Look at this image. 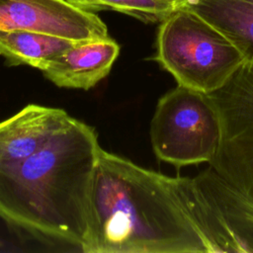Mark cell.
I'll return each instance as SVG.
<instances>
[{
    "instance_id": "3",
    "label": "cell",
    "mask_w": 253,
    "mask_h": 253,
    "mask_svg": "<svg viewBox=\"0 0 253 253\" xmlns=\"http://www.w3.org/2000/svg\"><path fill=\"white\" fill-rule=\"evenodd\" d=\"M154 59L178 85L205 94L222 87L246 61L225 35L184 9H175L160 22Z\"/></svg>"
},
{
    "instance_id": "10",
    "label": "cell",
    "mask_w": 253,
    "mask_h": 253,
    "mask_svg": "<svg viewBox=\"0 0 253 253\" xmlns=\"http://www.w3.org/2000/svg\"><path fill=\"white\" fill-rule=\"evenodd\" d=\"M75 42L27 30H0V55L12 65L43 70Z\"/></svg>"
},
{
    "instance_id": "7",
    "label": "cell",
    "mask_w": 253,
    "mask_h": 253,
    "mask_svg": "<svg viewBox=\"0 0 253 253\" xmlns=\"http://www.w3.org/2000/svg\"><path fill=\"white\" fill-rule=\"evenodd\" d=\"M64 110L30 104L0 122V167L39 151L71 120Z\"/></svg>"
},
{
    "instance_id": "9",
    "label": "cell",
    "mask_w": 253,
    "mask_h": 253,
    "mask_svg": "<svg viewBox=\"0 0 253 253\" xmlns=\"http://www.w3.org/2000/svg\"><path fill=\"white\" fill-rule=\"evenodd\" d=\"M175 9L199 15L253 60V0H176Z\"/></svg>"
},
{
    "instance_id": "8",
    "label": "cell",
    "mask_w": 253,
    "mask_h": 253,
    "mask_svg": "<svg viewBox=\"0 0 253 253\" xmlns=\"http://www.w3.org/2000/svg\"><path fill=\"white\" fill-rule=\"evenodd\" d=\"M120 52L110 37L74 42L55 56L42 70L59 87L88 90L105 78Z\"/></svg>"
},
{
    "instance_id": "6",
    "label": "cell",
    "mask_w": 253,
    "mask_h": 253,
    "mask_svg": "<svg viewBox=\"0 0 253 253\" xmlns=\"http://www.w3.org/2000/svg\"><path fill=\"white\" fill-rule=\"evenodd\" d=\"M14 29L75 42L109 37L98 15L67 0H0V30Z\"/></svg>"
},
{
    "instance_id": "1",
    "label": "cell",
    "mask_w": 253,
    "mask_h": 253,
    "mask_svg": "<svg viewBox=\"0 0 253 253\" xmlns=\"http://www.w3.org/2000/svg\"><path fill=\"white\" fill-rule=\"evenodd\" d=\"M233 186L209 166L170 177L101 147L84 253L244 252Z\"/></svg>"
},
{
    "instance_id": "2",
    "label": "cell",
    "mask_w": 253,
    "mask_h": 253,
    "mask_svg": "<svg viewBox=\"0 0 253 253\" xmlns=\"http://www.w3.org/2000/svg\"><path fill=\"white\" fill-rule=\"evenodd\" d=\"M101 146L71 118L39 151L0 167V217L42 242L82 249Z\"/></svg>"
},
{
    "instance_id": "11",
    "label": "cell",
    "mask_w": 253,
    "mask_h": 253,
    "mask_svg": "<svg viewBox=\"0 0 253 253\" xmlns=\"http://www.w3.org/2000/svg\"><path fill=\"white\" fill-rule=\"evenodd\" d=\"M80 9L112 10L144 23H160L175 11L176 0H67Z\"/></svg>"
},
{
    "instance_id": "5",
    "label": "cell",
    "mask_w": 253,
    "mask_h": 253,
    "mask_svg": "<svg viewBox=\"0 0 253 253\" xmlns=\"http://www.w3.org/2000/svg\"><path fill=\"white\" fill-rule=\"evenodd\" d=\"M220 121V141L209 164L253 203V60L209 94Z\"/></svg>"
},
{
    "instance_id": "4",
    "label": "cell",
    "mask_w": 253,
    "mask_h": 253,
    "mask_svg": "<svg viewBox=\"0 0 253 253\" xmlns=\"http://www.w3.org/2000/svg\"><path fill=\"white\" fill-rule=\"evenodd\" d=\"M220 132L219 116L209 94L178 84L158 100L150 123L156 157L176 167L210 164Z\"/></svg>"
}]
</instances>
